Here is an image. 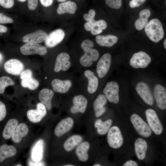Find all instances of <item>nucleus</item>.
Wrapping results in <instances>:
<instances>
[{
  "label": "nucleus",
  "instance_id": "f257e3e1",
  "mask_svg": "<svg viewBox=\"0 0 166 166\" xmlns=\"http://www.w3.org/2000/svg\"><path fill=\"white\" fill-rule=\"evenodd\" d=\"M93 43L89 40H85L82 42L81 46L84 54L81 57L80 62L83 66L90 67L92 65L93 61L98 59L99 53L97 50L93 49Z\"/></svg>",
  "mask_w": 166,
  "mask_h": 166
},
{
  "label": "nucleus",
  "instance_id": "f03ea898",
  "mask_svg": "<svg viewBox=\"0 0 166 166\" xmlns=\"http://www.w3.org/2000/svg\"><path fill=\"white\" fill-rule=\"evenodd\" d=\"M144 31L149 39L155 43L160 41L164 36L162 25L157 19L151 20L145 27Z\"/></svg>",
  "mask_w": 166,
  "mask_h": 166
},
{
  "label": "nucleus",
  "instance_id": "7ed1b4c3",
  "mask_svg": "<svg viewBox=\"0 0 166 166\" xmlns=\"http://www.w3.org/2000/svg\"><path fill=\"white\" fill-rule=\"evenodd\" d=\"M130 120L135 129L140 136L147 138L151 135L152 130L150 127L139 116L133 114Z\"/></svg>",
  "mask_w": 166,
  "mask_h": 166
},
{
  "label": "nucleus",
  "instance_id": "20e7f679",
  "mask_svg": "<svg viewBox=\"0 0 166 166\" xmlns=\"http://www.w3.org/2000/svg\"><path fill=\"white\" fill-rule=\"evenodd\" d=\"M145 115L151 129L156 135L160 134L163 131V127L155 111L148 109L145 111Z\"/></svg>",
  "mask_w": 166,
  "mask_h": 166
},
{
  "label": "nucleus",
  "instance_id": "39448f33",
  "mask_svg": "<svg viewBox=\"0 0 166 166\" xmlns=\"http://www.w3.org/2000/svg\"><path fill=\"white\" fill-rule=\"evenodd\" d=\"M108 132L107 139L109 146L114 149L121 147L123 143V139L119 128L117 126H113Z\"/></svg>",
  "mask_w": 166,
  "mask_h": 166
},
{
  "label": "nucleus",
  "instance_id": "423d86ee",
  "mask_svg": "<svg viewBox=\"0 0 166 166\" xmlns=\"http://www.w3.org/2000/svg\"><path fill=\"white\" fill-rule=\"evenodd\" d=\"M151 60V58L146 53L140 51L133 54L130 60L129 64L134 68H144L148 66Z\"/></svg>",
  "mask_w": 166,
  "mask_h": 166
},
{
  "label": "nucleus",
  "instance_id": "0eeeda50",
  "mask_svg": "<svg viewBox=\"0 0 166 166\" xmlns=\"http://www.w3.org/2000/svg\"><path fill=\"white\" fill-rule=\"evenodd\" d=\"M119 86L117 82L110 81L107 84L103 92L110 102L117 104L119 101Z\"/></svg>",
  "mask_w": 166,
  "mask_h": 166
},
{
  "label": "nucleus",
  "instance_id": "6e6552de",
  "mask_svg": "<svg viewBox=\"0 0 166 166\" xmlns=\"http://www.w3.org/2000/svg\"><path fill=\"white\" fill-rule=\"evenodd\" d=\"M20 49L22 54L26 55L34 54L44 55L47 52L45 46L38 43L31 42L24 44L20 47Z\"/></svg>",
  "mask_w": 166,
  "mask_h": 166
},
{
  "label": "nucleus",
  "instance_id": "1a4fd4ad",
  "mask_svg": "<svg viewBox=\"0 0 166 166\" xmlns=\"http://www.w3.org/2000/svg\"><path fill=\"white\" fill-rule=\"evenodd\" d=\"M136 90L144 101L147 104L152 105L154 103V98L152 92L149 86L145 83L140 82L137 84Z\"/></svg>",
  "mask_w": 166,
  "mask_h": 166
},
{
  "label": "nucleus",
  "instance_id": "9d476101",
  "mask_svg": "<svg viewBox=\"0 0 166 166\" xmlns=\"http://www.w3.org/2000/svg\"><path fill=\"white\" fill-rule=\"evenodd\" d=\"M111 55L109 53L104 54L99 60L97 66V72L100 78L104 77L108 73L111 66Z\"/></svg>",
  "mask_w": 166,
  "mask_h": 166
},
{
  "label": "nucleus",
  "instance_id": "9b49d317",
  "mask_svg": "<svg viewBox=\"0 0 166 166\" xmlns=\"http://www.w3.org/2000/svg\"><path fill=\"white\" fill-rule=\"evenodd\" d=\"M45 106L42 103L37 105L36 109H30L27 112V116L29 120L33 123L40 122L46 114Z\"/></svg>",
  "mask_w": 166,
  "mask_h": 166
},
{
  "label": "nucleus",
  "instance_id": "f8f14e48",
  "mask_svg": "<svg viewBox=\"0 0 166 166\" xmlns=\"http://www.w3.org/2000/svg\"><path fill=\"white\" fill-rule=\"evenodd\" d=\"M6 71L9 74L15 75L20 74L24 69L23 63L15 59H10L7 61L4 64Z\"/></svg>",
  "mask_w": 166,
  "mask_h": 166
},
{
  "label": "nucleus",
  "instance_id": "ddd939ff",
  "mask_svg": "<svg viewBox=\"0 0 166 166\" xmlns=\"http://www.w3.org/2000/svg\"><path fill=\"white\" fill-rule=\"evenodd\" d=\"M153 95L156 104L161 110L166 109V89L161 85L158 84L155 86Z\"/></svg>",
  "mask_w": 166,
  "mask_h": 166
},
{
  "label": "nucleus",
  "instance_id": "4468645a",
  "mask_svg": "<svg viewBox=\"0 0 166 166\" xmlns=\"http://www.w3.org/2000/svg\"><path fill=\"white\" fill-rule=\"evenodd\" d=\"M65 36L64 31L61 29L56 30L50 33L47 39L45 41V43L47 47H54L60 43Z\"/></svg>",
  "mask_w": 166,
  "mask_h": 166
},
{
  "label": "nucleus",
  "instance_id": "2eb2a0df",
  "mask_svg": "<svg viewBox=\"0 0 166 166\" xmlns=\"http://www.w3.org/2000/svg\"><path fill=\"white\" fill-rule=\"evenodd\" d=\"M69 55L66 53H61L57 56L54 67V70L56 72H59L61 70L66 71L68 70L71 66V63L69 60Z\"/></svg>",
  "mask_w": 166,
  "mask_h": 166
},
{
  "label": "nucleus",
  "instance_id": "dca6fc26",
  "mask_svg": "<svg viewBox=\"0 0 166 166\" xmlns=\"http://www.w3.org/2000/svg\"><path fill=\"white\" fill-rule=\"evenodd\" d=\"M74 121L71 117H67L61 121L56 127L54 133L57 137H60L69 131L73 127Z\"/></svg>",
  "mask_w": 166,
  "mask_h": 166
},
{
  "label": "nucleus",
  "instance_id": "f3484780",
  "mask_svg": "<svg viewBox=\"0 0 166 166\" xmlns=\"http://www.w3.org/2000/svg\"><path fill=\"white\" fill-rule=\"evenodd\" d=\"M47 34L42 30H37L32 33L28 34L22 38V41L25 42L39 43L43 42L47 39Z\"/></svg>",
  "mask_w": 166,
  "mask_h": 166
},
{
  "label": "nucleus",
  "instance_id": "a211bd4d",
  "mask_svg": "<svg viewBox=\"0 0 166 166\" xmlns=\"http://www.w3.org/2000/svg\"><path fill=\"white\" fill-rule=\"evenodd\" d=\"M73 105L71 108L70 112L73 114L79 112L84 113L86 110L88 101L83 96L79 95L75 96L73 98Z\"/></svg>",
  "mask_w": 166,
  "mask_h": 166
},
{
  "label": "nucleus",
  "instance_id": "6ab92c4d",
  "mask_svg": "<svg viewBox=\"0 0 166 166\" xmlns=\"http://www.w3.org/2000/svg\"><path fill=\"white\" fill-rule=\"evenodd\" d=\"M51 85L55 91L64 93L69 91L71 86L72 83L69 80H62L55 79L52 81Z\"/></svg>",
  "mask_w": 166,
  "mask_h": 166
},
{
  "label": "nucleus",
  "instance_id": "aec40b11",
  "mask_svg": "<svg viewBox=\"0 0 166 166\" xmlns=\"http://www.w3.org/2000/svg\"><path fill=\"white\" fill-rule=\"evenodd\" d=\"M107 102V98L103 94L99 95L93 103V108L95 116L98 117L106 111V109L104 106Z\"/></svg>",
  "mask_w": 166,
  "mask_h": 166
},
{
  "label": "nucleus",
  "instance_id": "412c9836",
  "mask_svg": "<svg viewBox=\"0 0 166 166\" xmlns=\"http://www.w3.org/2000/svg\"><path fill=\"white\" fill-rule=\"evenodd\" d=\"M29 129L27 125L23 123L18 125L11 136L12 141L14 143H19L23 137L28 133Z\"/></svg>",
  "mask_w": 166,
  "mask_h": 166
},
{
  "label": "nucleus",
  "instance_id": "4be33fe9",
  "mask_svg": "<svg viewBox=\"0 0 166 166\" xmlns=\"http://www.w3.org/2000/svg\"><path fill=\"white\" fill-rule=\"evenodd\" d=\"M54 95L53 91L48 89H44L39 92L38 95L39 99L48 110L52 108V99Z\"/></svg>",
  "mask_w": 166,
  "mask_h": 166
},
{
  "label": "nucleus",
  "instance_id": "5701e85b",
  "mask_svg": "<svg viewBox=\"0 0 166 166\" xmlns=\"http://www.w3.org/2000/svg\"><path fill=\"white\" fill-rule=\"evenodd\" d=\"M148 148L146 141L141 138H137L135 143L136 154L139 159L143 160L145 157Z\"/></svg>",
  "mask_w": 166,
  "mask_h": 166
},
{
  "label": "nucleus",
  "instance_id": "b1692460",
  "mask_svg": "<svg viewBox=\"0 0 166 166\" xmlns=\"http://www.w3.org/2000/svg\"><path fill=\"white\" fill-rule=\"evenodd\" d=\"M84 75L88 81V91L90 93H93L96 91L97 89L98 79L94 73L89 70H86L85 72Z\"/></svg>",
  "mask_w": 166,
  "mask_h": 166
},
{
  "label": "nucleus",
  "instance_id": "393cba45",
  "mask_svg": "<svg viewBox=\"0 0 166 166\" xmlns=\"http://www.w3.org/2000/svg\"><path fill=\"white\" fill-rule=\"evenodd\" d=\"M151 15L150 10L147 9H144L139 13V17L135 21V26L138 30L143 29L148 22V18Z\"/></svg>",
  "mask_w": 166,
  "mask_h": 166
},
{
  "label": "nucleus",
  "instance_id": "a878e982",
  "mask_svg": "<svg viewBox=\"0 0 166 166\" xmlns=\"http://www.w3.org/2000/svg\"><path fill=\"white\" fill-rule=\"evenodd\" d=\"M95 39L96 42L99 45L107 47H112L117 43L118 40L116 36L113 35H98Z\"/></svg>",
  "mask_w": 166,
  "mask_h": 166
},
{
  "label": "nucleus",
  "instance_id": "bb28decb",
  "mask_svg": "<svg viewBox=\"0 0 166 166\" xmlns=\"http://www.w3.org/2000/svg\"><path fill=\"white\" fill-rule=\"evenodd\" d=\"M77 9V6L75 2L69 1L59 4L57 10V13L60 15L65 13L74 14Z\"/></svg>",
  "mask_w": 166,
  "mask_h": 166
},
{
  "label": "nucleus",
  "instance_id": "cd10ccee",
  "mask_svg": "<svg viewBox=\"0 0 166 166\" xmlns=\"http://www.w3.org/2000/svg\"><path fill=\"white\" fill-rule=\"evenodd\" d=\"M18 124V121L16 119H11L6 123L3 130L2 135L5 139L7 140L11 137L13 132Z\"/></svg>",
  "mask_w": 166,
  "mask_h": 166
},
{
  "label": "nucleus",
  "instance_id": "c85d7f7f",
  "mask_svg": "<svg viewBox=\"0 0 166 166\" xmlns=\"http://www.w3.org/2000/svg\"><path fill=\"white\" fill-rule=\"evenodd\" d=\"M88 142L84 141L79 145L76 150V153L78 159L82 162H85L88 159V151L89 148Z\"/></svg>",
  "mask_w": 166,
  "mask_h": 166
},
{
  "label": "nucleus",
  "instance_id": "c756f323",
  "mask_svg": "<svg viewBox=\"0 0 166 166\" xmlns=\"http://www.w3.org/2000/svg\"><path fill=\"white\" fill-rule=\"evenodd\" d=\"M17 153L16 148L12 145L4 144L0 147V163L5 159L15 156Z\"/></svg>",
  "mask_w": 166,
  "mask_h": 166
},
{
  "label": "nucleus",
  "instance_id": "7c9ffc66",
  "mask_svg": "<svg viewBox=\"0 0 166 166\" xmlns=\"http://www.w3.org/2000/svg\"><path fill=\"white\" fill-rule=\"evenodd\" d=\"M44 141L42 139L39 140L33 148L31 153V158L33 160L38 162L42 160L43 152Z\"/></svg>",
  "mask_w": 166,
  "mask_h": 166
},
{
  "label": "nucleus",
  "instance_id": "2f4dec72",
  "mask_svg": "<svg viewBox=\"0 0 166 166\" xmlns=\"http://www.w3.org/2000/svg\"><path fill=\"white\" fill-rule=\"evenodd\" d=\"M82 137L78 135H73L68 138L64 142L63 146L65 150L70 152L82 141Z\"/></svg>",
  "mask_w": 166,
  "mask_h": 166
},
{
  "label": "nucleus",
  "instance_id": "473e14b6",
  "mask_svg": "<svg viewBox=\"0 0 166 166\" xmlns=\"http://www.w3.org/2000/svg\"><path fill=\"white\" fill-rule=\"evenodd\" d=\"M112 123V121L110 119L103 121L101 119H98L96 121L94 126L97 128V132L98 134L105 135L109 129Z\"/></svg>",
  "mask_w": 166,
  "mask_h": 166
},
{
  "label": "nucleus",
  "instance_id": "72a5a7b5",
  "mask_svg": "<svg viewBox=\"0 0 166 166\" xmlns=\"http://www.w3.org/2000/svg\"><path fill=\"white\" fill-rule=\"evenodd\" d=\"M107 27L106 22L103 20L95 21L92 23L91 30V33L93 35H96L101 33L103 30Z\"/></svg>",
  "mask_w": 166,
  "mask_h": 166
},
{
  "label": "nucleus",
  "instance_id": "f704fd0d",
  "mask_svg": "<svg viewBox=\"0 0 166 166\" xmlns=\"http://www.w3.org/2000/svg\"><path fill=\"white\" fill-rule=\"evenodd\" d=\"M22 86L28 88L30 90H34L37 89L39 85V82L34 78L32 76L29 77L22 80Z\"/></svg>",
  "mask_w": 166,
  "mask_h": 166
},
{
  "label": "nucleus",
  "instance_id": "c9c22d12",
  "mask_svg": "<svg viewBox=\"0 0 166 166\" xmlns=\"http://www.w3.org/2000/svg\"><path fill=\"white\" fill-rule=\"evenodd\" d=\"M15 82L10 77L3 76L0 77V93L2 94L7 86L13 85Z\"/></svg>",
  "mask_w": 166,
  "mask_h": 166
},
{
  "label": "nucleus",
  "instance_id": "e433bc0d",
  "mask_svg": "<svg viewBox=\"0 0 166 166\" xmlns=\"http://www.w3.org/2000/svg\"><path fill=\"white\" fill-rule=\"evenodd\" d=\"M106 5L112 8L118 9L122 5V0H105Z\"/></svg>",
  "mask_w": 166,
  "mask_h": 166
},
{
  "label": "nucleus",
  "instance_id": "4c0bfd02",
  "mask_svg": "<svg viewBox=\"0 0 166 166\" xmlns=\"http://www.w3.org/2000/svg\"><path fill=\"white\" fill-rule=\"evenodd\" d=\"M95 15V12L93 9L90 10L89 11V14H85L84 15L83 17L85 20L87 22H93L95 20L94 17Z\"/></svg>",
  "mask_w": 166,
  "mask_h": 166
},
{
  "label": "nucleus",
  "instance_id": "58836bf2",
  "mask_svg": "<svg viewBox=\"0 0 166 166\" xmlns=\"http://www.w3.org/2000/svg\"><path fill=\"white\" fill-rule=\"evenodd\" d=\"M13 22L12 18L0 13V24L11 23Z\"/></svg>",
  "mask_w": 166,
  "mask_h": 166
},
{
  "label": "nucleus",
  "instance_id": "ea45409f",
  "mask_svg": "<svg viewBox=\"0 0 166 166\" xmlns=\"http://www.w3.org/2000/svg\"><path fill=\"white\" fill-rule=\"evenodd\" d=\"M14 0H0V5L7 9L12 7L14 4Z\"/></svg>",
  "mask_w": 166,
  "mask_h": 166
},
{
  "label": "nucleus",
  "instance_id": "a19ab883",
  "mask_svg": "<svg viewBox=\"0 0 166 166\" xmlns=\"http://www.w3.org/2000/svg\"><path fill=\"white\" fill-rule=\"evenodd\" d=\"M6 114V110L5 105L0 101V121H2Z\"/></svg>",
  "mask_w": 166,
  "mask_h": 166
},
{
  "label": "nucleus",
  "instance_id": "79ce46f5",
  "mask_svg": "<svg viewBox=\"0 0 166 166\" xmlns=\"http://www.w3.org/2000/svg\"><path fill=\"white\" fill-rule=\"evenodd\" d=\"M38 0H28V6L29 9L31 10H35L38 5Z\"/></svg>",
  "mask_w": 166,
  "mask_h": 166
},
{
  "label": "nucleus",
  "instance_id": "37998d69",
  "mask_svg": "<svg viewBox=\"0 0 166 166\" xmlns=\"http://www.w3.org/2000/svg\"><path fill=\"white\" fill-rule=\"evenodd\" d=\"M32 76V71L29 69H27L22 72L20 75V78L21 80L26 77Z\"/></svg>",
  "mask_w": 166,
  "mask_h": 166
},
{
  "label": "nucleus",
  "instance_id": "c03bdc74",
  "mask_svg": "<svg viewBox=\"0 0 166 166\" xmlns=\"http://www.w3.org/2000/svg\"><path fill=\"white\" fill-rule=\"evenodd\" d=\"M41 4L44 6L47 7L53 3V0H40Z\"/></svg>",
  "mask_w": 166,
  "mask_h": 166
},
{
  "label": "nucleus",
  "instance_id": "a18cd8bd",
  "mask_svg": "<svg viewBox=\"0 0 166 166\" xmlns=\"http://www.w3.org/2000/svg\"><path fill=\"white\" fill-rule=\"evenodd\" d=\"M29 166H45L44 163L40 161L36 162L30 160L28 163Z\"/></svg>",
  "mask_w": 166,
  "mask_h": 166
},
{
  "label": "nucleus",
  "instance_id": "49530a36",
  "mask_svg": "<svg viewBox=\"0 0 166 166\" xmlns=\"http://www.w3.org/2000/svg\"><path fill=\"white\" fill-rule=\"evenodd\" d=\"M137 163L132 160H129L126 162L123 165V166H137Z\"/></svg>",
  "mask_w": 166,
  "mask_h": 166
},
{
  "label": "nucleus",
  "instance_id": "de8ad7c7",
  "mask_svg": "<svg viewBox=\"0 0 166 166\" xmlns=\"http://www.w3.org/2000/svg\"><path fill=\"white\" fill-rule=\"evenodd\" d=\"M140 5V4L138 3L134 0H132L129 3L130 7L131 8H134L138 7Z\"/></svg>",
  "mask_w": 166,
  "mask_h": 166
},
{
  "label": "nucleus",
  "instance_id": "09e8293b",
  "mask_svg": "<svg viewBox=\"0 0 166 166\" xmlns=\"http://www.w3.org/2000/svg\"><path fill=\"white\" fill-rule=\"evenodd\" d=\"M7 28L6 27L0 25V33H5L7 32Z\"/></svg>",
  "mask_w": 166,
  "mask_h": 166
},
{
  "label": "nucleus",
  "instance_id": "8fccbe9b",
  "mask_svg": "<svg viewBox=\"0 0 166 166\" xmlns=\"http://www.w3.org/2000/svg\"><path fill=\"white\" fill-rule=\"evenodd\" d=\"M134 0L140 4L141 3L145 1V0Z\"/></svg>",
  "mask_w": 166,
  "mask_h": 166
},
{
  "label": "nucleus",
  "instance_id": "3c124183",
  "mask_svg": "<svg viewBox=\"0 0 166 166\" xmlns=\"http://www.w3.org/2000/svg\"><path fill=\"white\" fill-rule=\"evenodd\" d=\"M164 48L165 49H166V39H165L164 42Z\"/></svg>",
  "mask_w": 166,
  "mask_h": 166
},
{
  "label": "nucleus",
  "instance_id": "603ef678",
  "mask_svg": "<svg viewBox=\"0 0 166 166\" xmlns=\"http://www.w3.org/2000/svg\"><path fill=\"white\" fill-rule=\"evenodd\" d=\"M66 0H57L59 2H65Z\"/></svg>",
  "mask_w": 166,
  "mask_h": 166
},
{
  "label": "nucleus",
  "instance_id": "864d4df0",
  "mask_svg": "<svg viewBox=\"0 0 166 166\" xmlns=\"http://www.w3.org/2000/svg\"><path fill=\"white\" fill-rule=\"evenodd\" d=\"M18 1L21 2H24L26 1V0H18Z\"/></svg>",
  "mask_w": 166,
  "mask_h": 166
},
{
  "label": "nucleus",
  "instance_id": "5fc2aeb1",
  "mask_svg": "<svg viewBox=\"0 0 166 166\" xmlns=\"http://www.w3.org/2000/svg\"><path fill=\"white\" fill-rule=\"evenodd\" d=\"M64 166H74V165L72 164H66L63 165Z\"/></svg>",
  "mask_w": 166,
  "mask_h": 166
},
{
  "label": "nucleus",
  "instance_id": "6e6d98bb",
  "mask_svg": "<svg viewBox=\"0 0 166 166\" xmlns=\"http://www.w3.org/2000/svg\"><path fill=\"white\" fill-rule=\"evenodd\" d=\"M101 165L100 164H95L93 165V166H101Z\"/></svg>",
  "mask_w": 166,
  "mask_h": 166
},
{
  "label": "nucleus",
  "instance_id": "4d7b16f0",
  "mask_svg": "<svg viewBox=\"0 0 166 166\" xmlns=\"http://www.w3.org/2000/svg\"><path fill=\"white\" fill-rule=\"evenodd\" d=\"M2 59V56L1 54L0 53V61H1Z\"/></svg>",
  "mask_w": 166,
  "mask_h": 166
},
{
  "label": "nucleus",
  "instance_id": "13d9d810",
  "mask_svg": "<svg viewBox=\"0 0 166 166\" xmlns=\"http://www.w3.org/2000/svg\"><path fill=\"white\" fill-rule=\"evenodd\" d=\"M15 166H21L22 165L21 164H17V165H16Z\"/></svg>",
  "mask_w": 166,
  "mask_h": 166
},
{
  "label": "nucleus",
  "instance_id": "bf43d9fd",
  "mask_svg": "<svg viewBox=\"0 0 166 166\" xmlns=\"http://www.w3.org/2000/svg\"><path fill=\"white\" fill-rule=\"evenodd\" d=\"M2 33H0V35H2Z\"/></svg>",
  "mask_w": 166,
  "mask_h": 166
},
{
  "label": "nucleus",
  "instance_id": "052dcab7",
  "mask_svg": "<svg viewBox=\"0 0 166 166\" xmlns=\"http://www.w3.org/2000/svg\"></svg>",
  "mask_w": 166,
  "mask_h": 166
}]
</instances>
